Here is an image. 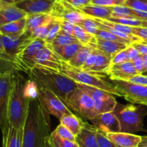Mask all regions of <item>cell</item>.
<instances>
[{
    "label": "cell",
    "instance_id": "cell-17",
    "mask_svg": "<svg viewBox=\"0 0 147 147\" xmlns=\"http://www.w3.org/2000/svg\"><path fill=\"white\" fill-rule=\"evenodd\" d=\"M1 130L2 133V147H22L23 127L15 128L7 121Z\"/></svg>",
    "mask_w": 147,
    "mask_h": 147
},
{
    "label": "cell",
    "instance_id": "cell-50",
    "mask_svg": "<svg viewBox=\"0 0 147 147\" xmlns=\"http://www.w3.org/2000/svg\"><path fill=\"white\" fill-rule=\"evenodd\" d=\"M133 63L134 65L135 69L137 71L138 74H143L144 61L142 56H141L140 57H139L137 59H136L134 61H133Z\"/></svg>",
    "mask_w": 147,
    "mask_h": 147
},
{
    "label": "cell",
    "instance_id": "cell-30",
    "mask_svg": "<svg viewBox=\"0 0 147 147\" xmlns=\"http://www.w3.org/2000/svg\"><path fill=\"white\" fill-rule=\"evenodd\" d=\"M47 147H79L76 141H69L61 138L55 131L50 133L47 143Z\"/></svg>",
    "mask_w": 147,
    "mask_h": 147
},
{
    "label": "cell",
    "instance_id": "cell-52",
    "mask_svg": "<svg viewBox=\"0 0 147 147\" xmlns=\"http://www.w3.org/2000/svg\"><path fill=\"white\" fill-rule=\"evenodd\" d=\"M3 2L6 3V4H12V5H15L17 3H19L20 1H21L22 0H1Z\"/></svg>",
    "mask_w": 147,
    "mask_h": 147
},
{
    "label": "cell",
    "instance_id": "cell-54",
    "mask_svg": "<svg viewBox=\"0 0 147 147\" xmlns=\"http://www.w3.org/2000/svg\"><path fill=\"white\" fill-rule=\"evenodd\" d=\"M142 27H147V20H143V22H142Z\"/></svg>",
    "mask_w": 147,
    "mask_h": 147
},
{
    "label": "cell",
    "instance_id": "cell-29",
    "mask_svg": "<svg viewBox=\"0 0 147 147\" xmlns=\"http://www.w3.org/2000/svg\"><path fill=\"white\" fill-rule=\"evenodd\" d=\"M93 50V48H92L91 46H84L78 51V53L75 55L74 57L67 63L73 67L81 69L85 62H86L87 58L91 53Z\"/></svg>",
    "mask_w": 147,
    "mask_h": 147
},
{
    "label": "cell",
    "instance_id": "cell-40",
    "mask_svg": "<svg viewBox=\"0 0 147 147\" xmlns=\"http://www.w3.org/2000/svg\"><path fill=\"white\" fill-rule=\"evenodd\" d=\"M60 30H61V27H60V22L57 20H56V19H55L54 22L53 23V25L51 27V29L50 30V33L48 34V36H47V37L45 40L46 43L48 45L51 44L52 42L55 39V37L60 32Z\"/></svg>",
    "mask_w": 147,
    "mask_h": 147
},
{
    "label": "cell",
    "instance_id": "cell-1",
    "mask_svg": "<svg viewBox=\"0 0 147 147\" xmlns=\"http://www.w3.org/2000/svg\"><path fill=\"white\" fill-rule=\"evenodd\" d=\"M36 97L35 83L15 72L7 105V121L15 128H22L27 118L30 99Z\"/></svg>",
    "mask_w": 147,
    "mask_h": 147
},
{
    "label": "cell",
    "instance_id": "cell-57",
    "mask_svg": "<svg viewBox=\"0 0 147 147\" xmlns=\"http://www.w3.org/2000/svg\"><path fill=\"white\" fill-rule=\"evenodd\" d=\"M147 74V72H146V73H145V74Z\"/></svg>",
    "mask_w": 147,
    "mask_h": 147
},
{
    "label": "cell",
    "instance_id": "cell-7",
    "mask_svg": "<svg viewBox=\"0 0 147 147\" xmlns=\"http://www.w3.org/2000/svg\"><path fill=\"white\" fill-rule=\"evenodd\" d=\"M36 86L37 98L47 115H52L60 120L64 115L73 113L65 102L54 92L40 85L36 84Z\"/></svg>",
    "mask_w": 147,
    "mask_h": 147
},
{
    "label": "cell",
    "instance_id": "cell-9",
    "mask_svg": "<svg viewBox=\"0 0 147 147\" xmlns=\"http://www.w3.org/2000/svg\"><path fill=\"white\" fill-rule=\"evenodd\" d=\"M124 99L132 104L147 107V86L136 85L121 80H112Z\"/></svg>",
    "mask_w": 147,
    "mask_h": 147
},
{
    "label": "cell",
    "instance_id": "cell-39",
    "mask_svg": "<svg viewBox=\"0 0 147 147\" xmlns=\"http://www.w3.org/2000/svg\"><path fill=\"white\" fill-rule=\"evenodd\" d=\"M55 131L57 133V134L59 136L64 138V139L69 140V141H76V135H73L71 133V131H70L68 128H67L65 126L62 125V124L60 123V125L56 128Z\"/></svg>",
    "mask_w": 147,
    "mask_h": 147
},
{
    "label": "cell",
    "instance_id": "cell-34",
    "mask_svg": "<svg viewBox=\"0 0 147 147\" xmlns=\"http://www.w3.org/2000/svg\"><path fill=\"white\" fill-rule=\"evenodd\" d=\"M95 36L97 37H99V38L103 39V40H112V41L120 42V43H126V44L129 45V46L132 44V43H131V42L128 41V40H124V39L123 38H121V37L113 35V33H110V32L108 31V30L103 28H100V27H99V28L98 29L96 34H95Z\"/></svg>",
    "mask_w": 147,
    "mask_h": 147
},
{
    "label": "cell",
    "instance_id": "cell-5",
    "mask_svg": "<svg viewBox=\"0 0 147 147\" xmlns=\"http://www.w3.org/2000/svg\"><path fill=\"white\" fill-rule=\"evenodd\" d=\"M144 105H135L134 104L121 105L117 103L114 113L118 117L121 124V132L134 133L145 131L143 119L146 115Z\"/></svg>",
    "mask_w": 147,
    "mask_h": 147
},
{
    "label": "cell",
    "instance_id": "cell-6",
    "mask_svg": "<svg viewBox=\"0 0 147 147\" xmlns=\"http://www.w3.org/2000/svg\"><path fill=\"white\" fill-rule=\"evenodd\" d=\"M65 105L80 116L91 120L96 116L93 99L86 92L77 87L66 96Z\"/></svg>",
    "mask_w": 147,
    "mask_h": 147
},
{
    "label": "cell",
    "instance_id": "cell-47",
    "mask_svg": "<svg viewBox=\"0 0 147 147\" xmlns=\"http://www.w3.org/2000/svg\"><path fill=\"white\" fill-rule=\"evenodd\" d=\"M134 35L142 40H147V27H134Z\"/></svg>",
    "mask_w": 147,
    "mask_h": 147
},
{
    "label": "cell",
    "instance_id": "cell-45",
    "mask_svg": "<svg viewBox=\"0 0 147 147\" xmlns=\"http://www.w3.org/2000/svg\"><path fill=\"white\" fill-rule=\"evenodd\" d=\"M62 1H65L78 10H80L82 7L90 4L91 3V0H62Z\"/></svg>",
    "mask_w": 147,
    "mask_h": 147
},
{
    "label": "cell",
    "instance_id": "cell-36",
    "mask_svg": "<svg viewBox=\"0 0 147 147\" xmlns=\"http://www.w3.org/2000/svg\"><path fill=\"white\" fill-rule=\"evenodd\" d=\"M109 21L113 22L119 23V24H125V25L131 26V27H142L143 20H138L134 18H129V17H111Z\"/></svg>",
    "mask_w": 147,
    "mask_h": 147
},
{
    "label": "cell",
    "instance_id": "cell-13",
    "mask_svg": "<svg viewBox=\"0 0 147 147\" xmlns=\"http://www.w3.org/2000/svg\"><path fill=\"white\" fill-rule=\"evenodd\" d=\"M63 61L57 56L50 45L40 50L36 56L37 67L44 68L55 71L60 72L63 67Z\"/></svg>",
    "mask_w": 147,
    "mask_h": 147
},
{
    "label": "cell",
    "instance_id": "cell-26",
    "mask_svg": "<svg viewBox=\"0 0 147 147\" xmlns=\"http://www.w3.org/2000/svg\"><path fill=\"white\" fill-rule=\"evenodd\" d=\"M98 58L96 63L87 71L107 75L108 71L111 66V58L99 50H98Z\"/></svg>",
    "mask_w": 147,
    "mask_h": 147
},
{
    "label": "cell",
    "instance_id": "cell-27",
    "mask_svg": "<svg viewBox=\"0 0 147 147\" xmlns=\"http://www.w3.org/2000/svg\"><path fill=\"white\" fill-rule=\"evenodd\" d=\"M53 18V17L50 14H28L27 16L25 31L32 34L35 29L46 24Z\"/></svg>",
    "mask_w": 147,
    "mask_h": 147
},
{
    "label": "cell",
    "instance_id": "cell-18",
    "mask_svg": "<svg viewBox=\"0 0 147 147\" xmlns=\"http://www.w3.org/2000/svg\"><path fill=\"white\" fill-rule=\"evenodd\" d=\"M89 46L110 56L112 59L118 53L125 50L129 46V45L120 42L103 40L96 37V40L93 43H90Z\"/></svg>",
    "mask_w": 147,
    "mask_h": 147
},
{
    "label": "cell",
    "instance_id": "cell-4",
    "mask_svg": "<svg viewBox=\"0 0 147 147\" xmlns=\"http://www.w3.org/2000/svg\"><path fill=\"white\" fill-rule=\"evenodd\" d=\"M60 73L70 77L78 84L98 88L110 92L114 96L123 97L121 93L118 90L116 86L113 83H111L106 80L102 74L89 72L81 69L73 67L65 61H63Z\"/></svg>",
    "mask_w": 147,
    "mask_h": 147
},
{
    "label": "cell",
    "instance_id": "cell-20",
    "mask_svg": "<svg viewBox=\"0 0 147 147\" xmlns=\"http://www.w3.org/2000/svg\"><path fill=\"white\" fill-rule=\"evenodd\" d=\"M96 128L86 122L80 133L76 136L79 147H99L96 135Z\"/></svg>",
    "mask_w": 147,
    "mask_h": 147
},
{
    "label": "cell",
    "instance_id": "cell-22",
    "mask_svg": "<svg viewBox=\"0 0 147 147\" xmlns=\"http://www.w3.org/2000/svg\"><path fill=\"white\" fill-rule=\"evenodd\" d=\"M87 17L108 20L112 17L111 7H105L96 4H88L80 10Z\"/></svg>",
    "mask_w": 147,
    "mask_h": 147
},
{
    "label": "cell",
    "instance_id": "cell-16",
    "mask_svg": "<svg viewBox=\"0 0 147 147\" xmlns=\"http://www.w3.org/2000/svg\"><path fill=\"white\" fill-rule=\"evenodd\" d=\"M137 74L134 63L129 61L119 64L111 65L107 72V75L111 80H121L125 82H127L131 76Z\"/></svg>",
    "mask_w": 147,
    "mask_h": 147
},
{
    "label": "cell",
    "instance_id": "cell-44",
    "mask_svg": "<svg viewBox=\"0 0 147 147\" xmlns=\"http://www.w3.org/2000/svg\"><path fill=\"white\" fill-rule=\"evenodd\" d=\"M57 20L60 22V27H61L60 31L65 33V34L72 35H73V30H74L75 27H76V24H73V23L70 22L65 21V20Z\"/></svg>",
    "mask_w": 147,
    "mask_h": 147
},
{
    "label": "cell",
    "instance_id": "cell-48",
    "mask_svg": "<svg viewBox=\"0 0 147 147\" xmlns=\"http://www.w3.org/2000/svg\"><path fill=\"white\" fill-rule=\"evenodd\" d=\"M0 61L9 63V59L5 52L4 43H3V35L1 33H0Z\"/></svg>",
    "mask_w": 147,
    "mask_h": 147
},
{
    "label": "cell",
    "instance_id": "cell-8",
    "mask_svg": "<svg viewBox=\"0 0 147 147\" xmlns=\"http://www.w3.org/2000/svg\"><path fill=\"white\" fill-rule=\"evenodd\" d=\"M48 46L45 40L40 38L33 39L30 43L21 49L16 56L13 66L14 69L29 73L36 66V56L37 53Z\"/></svg>",
    "mask_w": 147,
    "mask_h": 147
},
{
    "label": "cell",
    "instance_id": "cell-53",
    "mask_svg": "<svg viewBox=\"0 0 147 147\" xmlns=\"http://www.w3.org/2000/svg\"><path fill=\"white\" fill-rule=\"evenodd\" d=\"M144 61V70H143V74L147 72V55L145 56H142Z\"/></svg>",
    "mask_w": 147,
    "mask_h": 147
},
{
    "label": "cell",
    "instance_id": "cell-33",
    "mask_svg": "<svg viewBox=\"0 0 147 147\" xmlns=\"http://www.w3.org/2000/svg\"><path fill=\"white\" fill-rule=\"evenodd\" d=\"M54 20L55 18L53 17L51 20L47 22L46 24H43V25L40 26V27L35 29V30L32 33V38H40L42 39V40H45L46 38L47 37V36H48V34L49 33H50V29H51L52 25H53Z\"/></svg>",
    "mask_w": 147,
    "mask_h": 147
},
{
    "label": "cell",
    "instance_id": "cell-10",
    "mask_svg": "<svg viewBox=\"0 0 147 147\" xmlns=\"http://www.w3.org/2000/svg\"><path fill=\"white\" fill-rule=\"evenodd\" d=\"M15 71L9 69L0 71V128L4 126L7 121V105Z\"/></svg>",
    "mask_w": 147,
    "mask_h": 147
},
{
    "label": "cell",
    "instance_id": "cell-42",
    "mask_svg": "<svg viewBox=\"0 0 147 147\" xmlns=\"http://www.w3.org/2000/svg\"><path fill=\"white\" fill-rule=\"evenodd\" d=\"M98 53V50L93 48V51L91 52V53H90L88 56V57L87 58V59H86V62H85V63L83 64L81 69H83V70L84 71H88L92 66H93V64L96 63V60H97Z\"/></svg>",
    "mask_w": 147,
    "mask_h": 147
},
{
    "label": "cell",
    "instance_id": "cell-58",
    "mask_svg": "<svg viewBox=\"0 0 147 147\" xmlns=\"http://www.w3.org/2000/svg\"><path fill=\"white\" fill-rule=\"evenodd\" d=\"M145 75H146V76H147V74H145Z\"/></svg>",
    "mask_w": 147,
    "mask_h": 147
},
{
    "label": "cell",
    "instance_id": "cell-23",
    "mask_svg": "<svg viewBox=\"0 0 147 147\" xmlns=\"http://www.w3.org/2000/svg\"><path fill=\"white\" fill-rule=\"evenodd\" d=\"M27 17L0 26V33L8 37H18L25 32Z\"/></svg>",
    "mask_w": 147,
    "mask_h": 147
},
{
    "label": "cell",
    "instance_id": "cell-35",
    "mask_svg": "<svg viewBox=\"0 0 147 147\" xmlns=\"http://www.w3.org/2000/svg\"><path fill=\"white\" fill-rule=\"evenodd\" d=\"M78 25L80 26L85 30L88 32L90 34L94 35L98 29L99 28L98 24L96 22V20L93 18H92V17H87V16L80 22H79Z\"/></svg>",
    "mask_w": 147,
    "mask_h": 147
},
{
    "label": "cell",
    "instance_id": "cell-14",
    "mask_svg": "<svg viewBox=\"0 0 147 147\" xmlns=\"http://www.w3.org/2000/svg\"><path fill=\"white\" fill-rule=\"evenodd\" d=\"M92 125L105 133L121 132V124L113 111L96 115L91 120Z\"/></svg>",
    "mask_w": 147,
    "mask_h": 147
},
{
    "label": "cell",
    "instance_id": "cell-25",
    "mask_svg": "<svg viewBox=\"0 0 147 147\" xmlns=\"http://www.w3.org/2000/svg\"><path fill=\"white\" fill-rule=\"evenodd\" d=\"M60 124L68 128L71 131L72 133L76 136H77L80 133L82 128L86 124V122H83L80 118H79L73 113L67 114V115H64L60 120Z\"/></svg>",
    "mask_w": 147,
    "mask_h": 147
},
{
    "label": "cell",
    "instance_id": "cell-11",
    "mask_svg": "<svg viewBox=\"0 0 147 147\" xmlns=\"http://www.w3.org/2000/svg\"><path fill=\"white\" fill-rule=\"evenodd\" d=\"M50 15L56 20H65L75 24H78L86 17L80 10L62 0H57Z\"/></svg>",
    "mask_w": 147,
    "mask_h": 147
},
{
    "label": "cell",
    "instance_id": "cell-49",
    "mask_svg": "<svg viewBox=\"0 0 147 147\" xmlns=\"http://www.w3.org/2000/svg\"><path fill=\"white\" fill-rule=\"evenodd\" d=\"M132 46L134 48H136L138 50V51L140 53L142 56H145L147 55V44L143 43L142 41L136 42V43H132Z\"/></svg>",
    "mask_w": 147,
    "mask_h": 147
},
{
    "label": "cell",
    "instance_id": "cell-19",
    "mask_svg": "<svg viewBox=\"0 0 147 147\" xmlns=\"http://www.w3.org/2000/svg\"><path fill=\"white\" fill-rule=\"evenodd\" d=\"M106 136L119 147H138L142 141L140 135L125 132L109 133Z\"/></svg>",
    "mask_w": 147,
    "mask_h": 147
},
{
    "label": "cell",
    "instance_id": "cell-38",
    "mask_svg": "<svg viewBox=\"0 0 147 147\" xmlns=\"http://www.w3.org/2000/svg\"><path fill=\"white\" fill-rule=\"evenodd\" d=\"M96 135H97L98 143L99 147H119L114 143L112 142L107 136L105 133L103 131L98 130L96 128Z\"/></svg>",
    "mask_w": 147,
    "mask_h": 147
},
{
    "label": "cell",
    "instance_id": "cell-3",
    "mask_svg": "<svg viewBox=\"0 0 147 147\" xmlns=\"http://www.w3.org/2000/svg\"><path fill=\"white\" fill-rule=\"evenodd\" d=\"M27 74L36 84L54 92L64 102L67 94L78 87L77 82L70 77L50 69L35 66Z\"/></svg>",
    "mask_w": 147,
    "mask_h": 147
},
{
    "label": "cell",
    "instance_id": "cell-15",
    "mask_svg": "<svg viewBox=\"0 0 147 147\" xmlns=\"http://www.w3.org/2000/svg\"><path fill=\"white\" fill-rule=\"evenodd\" d=\"M57 0H22L15 6L28 14H50Z\"/></svg>",
    "mask_w": 147,
    "mask_h": 147
},
{
    "label": "cell",
    "instance_id": "cell-31",
    "mask_svg": "<svg viewBox=\"0 0 147 147\" xmlns=\"http://www.w3.org/2000/svg\"><path fill=\"white\" fill-rule=\"evenodd\" d=\"M73 35L75 36L77 40L84 46H89L90 43H93L96 38L94 35L89 33L78 24H76Z\"/></svg>",
    "mask_w": 147,
    "mask_h": 147
},
{
    "label": "cell",
    "instance_id": "cell-55",
    "mask_svg": "<svg viewBox=\"0 0 147 147\" xmlns=\"http://www.w3.org/2000/svg\"><path fill=\"white\" fill-rule=\"evenodd\" d=\"M6 4V3L3 2V1H1V0H0V7H1L3 5H4V4Z\"/></svg>",
    "mask_w": 147,
    "mask_h": 147
},
{
    "label": "cell",
    "instance_id": "cell-32",
    "mask_svg": "<svg viewBox=\"0 0 147 147\" xmlns=\"http://www.w3.org/2000/svg\"><path fill=\"white\" fill-rule=\"evenodd\" d=\"M77 42L79 41L75 36L72 35L65 34V33L60 31L57 35V36L55 37V39L50 46H53H53H63L73 43H77Z\"/></svg>",
    "mask_w": 147,
    "mask_h": 147
},
{
    "label": "cell",
    "instance_id": "cell-12",
    "mask_svg": "<svg viewBox=\"0 0 147 147\" xmlns=\"http://www.w3.org/2000/svg\"><path fill=\"white\" fill-rule=\"evenodd\" d=\"M32 40L31 33L26 31L18 37H8L3 35L4 49L7 56L9 59L10 63L14 65L16 56L22 48L30 43Z\"/></svg>",
    "mask_w": 147,
    "mask_h": 147
},
{
    "label": "cell",
    "instance_id": "cell-46",
    "mask_svg": "<svg viewBox=\"0 0 147 147\" xmlns=\"http://www.w3.org/2000/svg\"><path fill=\"white\" fill-rule=\"evenodd\" d=\"M126 53H127L128 60L132 62L134 61L136 59H137L138 58L142 56L140 53L138 51L137 49L134 47L132 45L128 46L127 48H126Z\"/></svg>",
    "mask_w": 147,
    "mask_h": 147
},
{
    "label": "cell",
    "instance_id": "cell-28",
    "mask_svg": "<svg viewBox=\"0 0 147 147\" xmlns=\"http://www.w3.org/2000/svg\"><path fill=\"white\" fill-rule=\"evenodd\" d=\"M93 102L96 115L113 111L118 103L114 95H112L107 99L96 100Z\"/></svg>",
    "mask_w": 147,
    "mask_h": 147
},
{
    "label": "cell",
    "instance_id": "cell-43",
    "mask_svg": "<svg viewBox=\"0 0 147 147\" xmlns=\"http://www.w3.org/2000/svg\"><path fill=\"white\" fill-rule=\"evenodd\" d=\"M126 48L125 50H121V52L115 55L111 59V65L119 64V63H123V62L128 61L127 53H126Z\"/></svg>",
    "mask_w": 147,
    "mask_h": 147
},
{
    "label": "cell",
    "instance_id": "cell-56",
    "mask_svg": "<svg viewBox=\"0 0 147 147\" xmlns=\"http://www.w3.org/2000/svg\"><path fill=\"white\" fill-rule=\"evenodd\" d=\"M142 41L143 42V43H146V44H147V40H142Z\"/></svg>",
    "mask_w": 147,
    "mask_h": 147
},
{
    "label": "cell",
    "instance_id": "cell-21",
    "mask_svg": "<svg viewBox=\"0 0 147 147\" xmlns=\"http://www.w3.org/2000/svg\"><path fill=\"white\" fill-rule=\"evenodd\" d=\"M27 14L12 4H5L0 7V26L24 18Z\"/></svg>",
    "mask_w": 147,
    "mask_h": 147
},
{
    "label": "cell",
    "instance_id": "cell-2",
    "mask_svg": "<svg viewBox=\"0 0 147 147\" xmlns=\"http://www.w3.org/2000/svg\"><path fill=\"white\" fill-rule=\"evenodd\" d=\"M50 133V115L37 97L32 98L23 126L22 147H47Z\"/></svg>",
    "mask_w": 147,
    "mask_h": 147
},
{
    "label": "cell",
    "instance_id": "cell-24",
    "mask_svg": "<svg viewBox=\"0 0 147 147\" xmlns=\"http://www.w3.org/2000/svg\"><path fill=\"white\" fill-rule=\"evenodd\" d=\"M83 46L84 45L82 44L81 43L77 42V43H73L67 46H53V47L50 46V47L57 53V56H60V58L63 61L69 62Z\"/></svg>",
    "mask_w": 147,
    "mask_h": 147
},
{
    "label": "cell",
    "instance_id": "cell-51",
    "mask_svg": "<svg viewBox=\"0 0 147 147\" xmlns=\"http://www.w3.org/2000/svg\"><path fill=\"white\" fill-rule=\"evenodd\" d=\"M110 4L111 7L113 6H119V5H123L127 0H107Z\"/></svg>",
    "mask_w": 147,
    "mask_h": 147
},
{
    "label": "cell",
    "instance_id": "cell-37",
    "mask_svg": "<svg viewBox=\"0 0 147 147\" xmlns=\"http://www.w3.org/2000/svg\"><path fill=\"white\" fill-rule=\"evenodd\" d=\"M123 5L137 11L147 12V0H127Z\"/></svg>",
    "mask_w": 147,
    "mask_h": 147
},
{
    "label": "cell",
    "instance_id": "cell-41",
    "mask_svg": "<svg viewBox=\"0 0 147 147\" xmlns=\"http://www.w3.org/2000/svg\"><path fill=\"white\" fill-rule=\"evenodd\" d=\"M127 82L134 84L147 86V76L143 74H137L131 76Z\"/></svg>",
    "mask_w": 147,
    "mask_h": 147
}]
</instances>
